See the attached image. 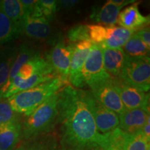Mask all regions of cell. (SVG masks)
<instances>
[{"label": "cell", "mask_w": 150, "mask_h": 150, "mask_svg": "<svg viewBox=\"0 0 150 150\" xmlns=\"http://www.w3.org/2000/svg\"><path fill=\"white\" fill-rule=\"evenodd\" d=\"M58 93L54 94L39 106L22 127L21 137L31 140L36 137L50 134L57 123Z\"/></svg>", "instance_id": "cell-3"}, {"label": "cell", "mask_w": 150, "mask_h": 150, "mask_svg": "<svg viewBox=\"0 0 150 150\" xmlns=\"http://www.w3.org/2000/svg\"><path fill=\"white\" fill-rule=\"evenodd\" d=\"M20 1L23 6L26 14L30 15L34 8L37 0H20Z\"/></svg>", "instance_id": "cell-32"}, {"label": "cell", "mask_w": 150, "mask_h": 150, "mask_svg": "<svg viewBox=\"0 0 150 150\" xmlns=\"http://www.w3.org/2000/svg\"><path fill=\"white\" fill-rule=\"evenodd\" d=\"M14 150H59V142L52 134H45L33 139Z\"/></svg>", "instance_id": "cell-19"}, {"label": "cell", "mask_w": 150, "mask_h": 150, "mask_svg": "<svg viewBox=\"0 0 150 150\" xmlns=\"http://www.w3.org/2000/svg\"><path fill=\"white\" fill-rule=\"evenodd\" d=\"M142 134H144L146 138H147L148 140H150V118L149 117L147 119V120L146 121V122L144 126L142 127L141 130Z\"/></svg>", "instance_id": "cell-33"}, {"label": "cell", "mask_w": 150, "mask_h": 150, "mask_svg": "<svg viewBox=\"0 0 150 150\" xmlns=\"http://www.w3.org/2000/svg\"><path fill=\"white\" fill-rule=\"evenodd\" d=\"M36 4L42 13L43 17L49 22H50L55 18L57 11V3L54 0H39Z\"/></svg>", "instance_id": "cell-28"}, {"label": "cell", "mask_w": 150, "mask_h": 150, "mask_svg": "<svg viewBox=\"0 0 150 150\" xmlns=\"http://www.w3.org/2000/svg\"><path fill=\"white\" fill-rule=\"evenodd\" d=\"M134 33L131 30L122 27H107L106 40L102 44L99 45V46L101 48L122 49Z\"/></svg>", "instance_id": "cell-17"}, {"label": "cell", "mask_w": 150, "mask_h": 150, "mask_svg": "<svg viewBox=\"0 0 150 150\" xmlns=\"http://www.w3.org/2000/svg\"><path fill=\"white\" fill-rule=\"evenodd\" d=\"M88 87L94 97L108 109L117 115H120L126 110L114 87L112 76L97 81Z\"/></svg>", "instance_id": "cell-5"}, {"label": "cell", "mask_w": 150, "mask_h": 150, "mask_svg": "<svg viewBox=\"0 0 150 150\" xmlns=\"http://www.w3.org/2000/svg\"><path fill=\"white\" fill-rule=\"evenodd\" d=\"M22 127L19 118L0 127V150L14 149L21 137Z\"/></svg>", "instance_id": "cell-16"}, {"label": "cell", "mask_w": 150, "mask_h": 150, "mask_svg": "<svg viewBox=\"0 0 150 150\" xmlns=\"http://www.w3.org/2000/svg\"><path fill=\"white\" fill-rule=\"evenodd\" d=\"M101 147H97L95 148H91V149H79V150H100ZM61 150H79V149H64Z\"/></svg>", "instance_id": "cell-34"}, {"label": "cell", "mask_w": 150, "mask_h": 150, "mask_svg": "<svg viewBox=\"0 0 150 150\" xmlns=\"http://www.w3.org/2000/svg\"><path fill=\"white\" fill-rule=\"evenodd\" d=\"M115 88L126 110L143 108L149 111V93L129 85L120 77H112Z\"/></svg>", "instance_id": "cell-6"}, {"label": "cell", "mask_w": 150, "mask_h": 150, "mask_svg": "<svg viewBox=\"0 0 150 150\" xmlns=\"http://www.w3.org/2000/svg\"><path fill=\"white\" fill-rule=\"evenodd\" d=\"M87 101L97 130L100 134L112 132L119 126V116L98 102L90 91H86Z\"/></svg>", "instance_id": "cell-7"}, {"label": "cell", "mask_w": 150, "mask_h": 150, "mask_svg": "<svg viewBox=\"0 0 150 150\" xmlns=\"http://www.w3.org/2000/svg\"><path fill=\"white\" fill-rule=\"evenodd\" d=\"M0 8L22 33V25L26 13L20 0L0 1Z\"/></svg>", "instance_id": "cell-18"}, {"label": "cell", "mask_w": 150, "mask_h": 150, "mask_svg": "<svg viewBox=\"0 0 150 150\" xmlns=\"http://www.w3.org/2000/svg\"><path fill=\"white\" fill-rule=\"evenodd\" d=\"M21 33L16 24L0 8V45L16 40Z\"/></svg>", "instance_id": "cell-22"}, {"label": "cell", "mask_w": 150, "mask_h": 150, "mask_svg": "<svg viewBox=\"0 0 150 150\" xmlns=\"http://www.w3.org/2000/svg\"><path fill=\"white\" fill-rule=\"evenodd\" d=\"M102 49L105 70L112 77H118L128 56L122 49Z\"/></svg>", "instance_id": "cell-14"}, {"label": "cell", "mask_w": 150, "mask_h": 150, "mask_svg": "<svg viewBox=\"0 0 150 150\" xmlns=\"http://www.w3.org/2000/svg\"><path fill=\"white\" fill-rule=\"evenodd\" d=\"M125 133L119 128L108 133L106 142L101 146L100 150H122Z\"/></svg>", "instance_id": "cell-25"}, {"label": "cell", "mask_w": 150, "mask_h": 150, "mask_svg": "<svg viewBox=\"0 0 150 150\" xmlns=\"http://www.w3.org/2000/svg\"><path fill=\"white\" fill-rule=\"evenodd\" d=\"M22 33L28 37L41 41L53 39V29L45 18H33L26 14L22 25Z\"/></svg>", "instance_id": "cell-11"}, {"label": "cell", "mask_w": 150, "mask_h": 150, "mask_svg": "<svg viewBox=\"0 0 150 150\" xmlns=\"http://www.w3.org/2000/svg\"><path fill=\"white\" fill-rule=\"evenodd\" d=\"M67 38L71 43H76L82 41H90L88 25L77 24L71 28L67 34Z\"/></svg>", "instance_id": "cell-27"}, {"label": "cell", "mask_w": 150, "mask_h": 150, "mask_svg": "<svg viewBox=\"0 0 150 150\" xmlns=\"http://www.w3.org/2000/svg\"><path fill=\"white\" fill-rule=\"evenodd\" d=\"M124 7L116 5L111 0L107 1L102 6L93 8L91 15V20L97 23L105 24L106 27L115 26L122 8Z\"/></svg>", "instance_id": "cell-15"}, {"label": "cell", "mask_w": 150, "mask_h": 150, "mask_svg": "<svg viewBox=\"0 0 150 150\" xmlns=\"http://www.w3.org/2000/svg\"><path fill=\"white\" fill-rule=\"evenodd\" d=\"M119 116L118 128L127 134H131L141 130L149 117V111L143 108L125 110Z\"/></svg>", "instance_id": "cell-12"}, {"label": "cell", "mask_w": 150, "mask_h": 150, "mask_svg": "<svg viewBox=\"0 0 150 150\" xmlns=\"http://www.w3.org/2000/svg\"><path fill=\"white\" fill-rule=\"evenodd\" d=\"M148 47L150 48V30L149 26L142 28L134 33Z\"/></svg>", "instance_id": "cell-30"}, {"label": "cell", "mask_w": 150, "mask_h": 150, "mask_svg": "<svg viewBox=\"0 0 150 150\" xmlns=\"http://www.w3.org/2000/svg\"><path fill=\"white\" fill-rule=\"evenodd\" d=\"M58 97L61 149H86L104 145L108 134H102L97 130L86 91L67 85L58 92Z\"/></svg>", "instance_id": "cell-1"}, {"label": "cell", "mask_w": 150, "mask_h": 150, "mask_svg": "<svg viewBox=\"0 0 150 150\" xmlns=\"http://www.w3.org/2000/svg\"><path fill=\"white\" fill-rule=\"evenodd\" d=\"M120 27L136 32L149 24V16H144L140 12L138 4L134 3L120 11L117 18V23Z\"/></svg>", "instance_id": "cell-13"}, {"label": "cell", "mask_w": 150, "mask_h": 150, "mask_svg": "<svg viewBox=\"0 0 150 150\" xmlns=\"http://www.w3.org/2000/svg\"><path fill=\"white\" fill-rule=\"evenodd\" d=\"M122 150H150V140L141 131L131 134H125Z\"/></svg>", "instance_id": "cell-24"}, {"label": "cell", "mask_w": 150, "mask_h": 150, "mask_svg": "<svg viewBox=\"0 0 150 150\" xmlns=\"http://www.w3.org/2000/svg\"><path fill=\"white\" fill-rule=\"evenodd\" d=\"M67 85L68 80L57 76L30 89L19 92L7 101L16 113L28 117L47 99Z\"/></svg>", "instance_id": "cell-2"}, {"label": "cell", "mask_w": 150, "mask_h": 150, "mask_svg": "<svg viewBox=\"0 0 150 150\" xmlns=\"http://www.w3.org/2000/svg\"><path fill=\"white\" fill-rule=\"evenodd\" d=\"M38 54H40V53L35 49L29 46V45H22L20 47V48L18 49L16 58L11 69L6 83L5 84L8 83L14 78V76H16L18 70H20V68L22 65L25 64L27 62L29 61L30 59H32L33 57H34L35 56L38 55Z\"/></svg>", "instance_id": "cell-21"}, {"label": "cell", "mask_w": 150, "mask_h": 150, "mask_svg": "<svg viewBox=\"0 0 150 150\" xmlns=\"http://www.w3.org/2000/svg\"><path fill=\"white\" fill-rule=\"evenodd\" d=\"M90 41L93 44L101 45L106 40L107 36V27L101 24L88 25Z\"/></svg>", "instance_id": "cell-26"}, {"label": "cell", "mask_w": 150, "mask_h": 150, "mask_svg": "<svg viewBox=\"0 0 150 150\" xmlns=\"http://www.w3.org/2000/svg\"><path fill=\"white\" fill-rule=\"evenodd\" d=\"M79 2L76 0H60V1H56L57 3V8L65 9V10H70L75 6Z\"/></svg>", "instance_id": "cell-31"}, {"label": "cell", "mask_w": 150, "mask_h": 150, "mask_svg": "<svg viewBox=\"0 0 150 150\" xmlns=\"http://www.w3.org/2000/svg\"><path fill=\"white\" fill-rule=\"evenodd\" d=\"M118 77L129 85L147 93L150 88L149 57H128Z\"/></svg>", "instance_id": "cell-4"}, {"label": "cell", "mask_w": 150, "mask_h": 150, "mask_svg": "<svg viewBox=\"0 0 150 150\" xmlns=\"http://www.w3.org/2000/svg\"><path fill=\"white\" fill-rule=\"evenodd\" d=\"M122 49L129 58L149 57L150 48L148 47L135 33Z\"/></svg>", "instance_id": "cell-23"}, {"label": "cell", "mask_w": 150, "mask_h": 150, "mask_svg": "<svg viewBox=\"0 0 150 150\" xmlns=\"http://www.w3.org/2000/svg\"><path fill=\"white\" fill-rule=\"evenodd\" d=\"M110 76L105 70L103 63L102 49L99 45L93 44L86 58L81 71L84 86H91L95 82Z\"/></svg>", "instance_id": "cell-8"}, {"label": "cell", "mask_w": 150, "mask_h": 150, "mask_svg": "<svg viewBox=\"0 0 150 150\" xmlns=\"http://www.w3.org/2000/svg\"><path fill=\"white\" fill-rule=\"evenodd\" d=\"M17 114L11 107L7 99L0 100V127L18 119Z\"/></svg>", "instance_id": "cell-29"}, {"label": "cell", "mask_w": 150, "mask_h": 150, "mask_svg": "<svg viewBox=\"0 0 150 150\" xmlns=\"http://www.w3.org/2000/svg\"><path fill=\"white\" fill-rule=\"evenodd\" d=\"M93 43L91 41H82L74 43V50L71 58L68 81L73 87L81 88L84 87L81 77V71L84 62L91 51Z\"/></svg>", "instance_id": "cell-10"}, {"label": "cell", "mask_w": 150, "mask_h": 150, "mask_svg": "<svg viewBox=\"0 0 150 150\" xmlns=\"http://www.w3.org/2000/svg\"><path fill=\"white\" fill-rule=\"evenodd\" d=\"M18 50L15 47H9L0 51V89L6 83Z\"/></svg>", "instance_id": "cell-20"}, {"label": "cell", "mask_w": 150, "mask_h": 150, "mask_svg": "<svg viewBox=\"0 0 150 150\" xmlns=\"http://www.w3.org/2000/svg\"><path fill=\"white\" fill-rule=\"evenodd\" d=\"M73 50L74 43L66 44L63 41H58L47 54L45 59L58 76L66 80H68Z\"/></svg>", "instance_id": "cell-9"}]
</instances>
